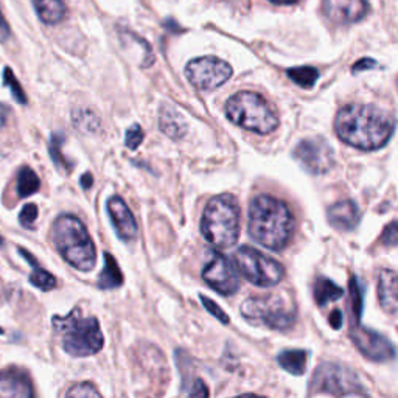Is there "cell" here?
<instances>
[{
  "label": "cell",
  "instance_id": "7c38bea8",
  "mask_svg": "<svg viewBox=\"0 0 398 398\" xmlns=\"http://www.w3.org/2000/svg\"><path fill=\"white\" fill-rule=\"evenodd\" d=\"M202 279L208 286L222 296H232L240 289V277L227 257L212 252L211 260L202 269Z\"/></svg>",
  "mask_w": 398,
  "mask_h": 398
},
{
  "label": "cell",
  "instance_id": "836d02e7",
  "mask_svg": "<svg viewBox=\"0 0 398 398\" xmlns=\"http://www.w3.org/2000/svg\"><path fill=\"white\" fill-rule=\"evenodd\" d=\"M67 397H100L98 390L89 383H81L67 390Z\"/></svg>",
  "mask_w": 398,
  "mask_h": 398
},
{
  "label": "cell",
  "instance_id": "9a60e30c",
  "mask_svg": "<svg viewBox=\"0 0 398 398\" xmlns=\"http://www.w3.org/2000/svg\"><path fill=\"white\" fill-rule=\"evenodd\" d=\"M107 212H109L114 229L121 240L132 241L137 237L139 229L136 218L123 199L120 197H112L107 201Z\"/></svg>",
  "mask_w": 398,
  "mask_h": 398
},
{
  "label": "cell",
  "instance_id": "e575fe53",
  "mask_svg": "<svg viewBox=\"0 0 398 398\" xmlns=\"http://www.w3.org/2000/svg\"><path fill=\"white\" fill-rule=\"evenodd\" d=\"M38 218V207L35 204H26L19 215V221L24 227H33Z\"/></svg>",
  "mask_w": 398,
  "mask_h": 398
},
{
  "label": "cell",
  "instance_id": "484cf974",
  "mask_svg": "<svg viewBox=\"0 0 398 398\" xmlns=\"http://www.w3.org/2000/svg\"><path fill=\"white\" fill-rule=\"evenodd\" d=\"M349 293H350V309H352L353 326H358L361 321L362 308H364V291L356 275H352L349 282Z\"/></svg>",
  "mask_w": 398,
  "mask_h": 398
},
{
  "label": "cell",
  "instance_id": "8992f818",
  "mask_svg": "<svg viewBox=\"0 0 398 398\" xmlns=\"http://www.w3.org/2000/svg\"><path fill=\"white\" fill-rule=\"evenodd\" d=\"M227 118L247 131L268 136L279 126V117L269 107L268 101L251 91H241L227 100Z\"/></svg>",
  "mask_w": 398,
  "mask_h": 398
},
{
  "label": "cell",
  "instance_id": "d6a6232c",
  "mask_svg": "<svg viewBox=\"0 0 398 398\" xmlns=\"http://www.w3.org/2000/svg\"><path fill=\"white\" fill-rule=\"evenodd\" d=\"M199 299H201V303L202 305L206 307V309L208 313H211L212 316H215L218 321H221L222 323H229V316L222 312V308L220 305H217L211 298H206V296H199Z\"/></svg>",
  "mask_w": 398,
  "mask_h": 398
},
{
  "label": "cell",
  "instance_id": "52a82bcc",
  "mask_svg": "<svg viewBox=\"0 0 398 398\" xmlns=\"http://www.w3.org/2000/svg\"><path fill=\"white\" fill-rule=\"evenodd\" d=\"M241 314L249 322L261 323L271 330H288L296 321L294 303L280 294L246 299L241 303Z\"/></svg>",
  "mask_w": 398,
  "mask_h": 398
},
{
  "label": "cell",
  "instance_id": "ba28073f",
  "mask_svg": "<svg viewBox=\"0 0 398 398\" xmlns=\"http://www.w3.org/2000/svg\"><path fill=\"white\" fill-rule=\"evenodd\" d=\"M234 261L243 277L261 288L277 285L285 275V269L279 261L251 246L237 249L234 254Z\"/></svg>",
  "mask_w": 398,
  "mask_h": 398
},
{
  "label": "cell",
  "instance_id": "f1b7e54d",
  "mask_svg": "<svg viewBox=\"0 0 398 398\" xmlns=\"http://www.w3.org/2000/svg\"><path fill=\"white\" fill-rule=\"evenodd\" d=\"M30 282H31V285H35L36 288L43 289V291H50V289L56 286V279L53 277L50 273H47L45 269L40 268L39 265L33 266Z\"/></svg>",
  "mask_w": 398,
  "mask_h": 398
},
{
  "label": "cell",
  "instance_id": "6da1fadb",
  "mask_svg": "<svg viewBox=\"0 0 398 398\" xmlns=\"http://www.w3.org/2000/svg\"><path fill=\"white\" fill-rule=\"evenodd\" d=\"M394 128V117L372 105H347L335 118V131L344 144L366 151L386 145Z\"/></svg>",
  "mask_w": 398,
  "mask_h": 398
},
{
  "label": "cell",
  "instance_id": "7a4b0ae2",
  "mask_svg": "<svg viewBox=\"0 0 398 398\" xmlns=\"http://www.w3.org/2000/svg\"><path fill=\"white\" fill-rule=\"evenodd\" d=\"M293 229V213L285 202L268 194L252 199L247 213V231L259 245L280 251L288 245Z\"/></svg>",
  "mask_w": 398,
  "mask_h": 398
},
{
  "label": "cell",
  "instance_id": "5bb4252c",
  "mask_svg": "<svg viewBox=\"0 0 398 398\" xmlns=\"http://www.w3.org/2000/svg\"><path fill=\"white\" fill-rule=\"evenodd\" d=\"M322 11L336 24L358 22L369 13L366 0H323Z\"/></svg>",
  "mask_w": 398,
  "mask_h": 398
},
{
  "label": "cell",
  "instance_id": "ee69618b",
  "mask_svg": "<svg viewBox=\"0 0 398 398\" xmlns=\"http://www.w3.org/2000/svg\"><path fill=\"white\" fill-rule=\"evenodd\" d=\"M2 243H3V240H2V237H0V245H2Z\"/></svg>",
  "mask_w": 398,
  "mask_h": 398
},
{
  "label": "cell",
  "instance_id": "83f0119b",
  "mask_svg": "<svg viewBox=\"0 0 398 398\" xmlns=\"http://www.w3.org/2000/svg\"><path fill=\"white\" fill-rule=\"evenodd\" d=\"M288 78L293 81L300 87H313L316 84V81L319 78V72L318 69H314V67H308V66H303V67H293V69H288Z\"/></svg>",
  "mask_w": 398,
  "mask_h": 398
},
{
  "label": "cell",
  "instance_id": "74e56055",
  "mask_svg": "<svg viewBox=\"0 0 398 398\" xmlns=\"http://www.w3.org/2000/svg\"><path fill=\"white\" fill-rule=\"evenodd\" d=\"M342 321H344V316L339 309H335V312L330 314V318H328L330 326H332L335 330H338L342 327Z\"/></svg>",
  "mask_w": 398,
  "mask_h": 398
},
{
  "label": "cell",
  "instance_id": "ac0fdd59",
  "mask_svg": "<svg viewBox=\"0 0 398 398\" xmlns=\"http://www.w3.org/2000/svg\"><path fill=\"white\" fill-rule=\"evenodd\" d=\"M378 300L383 312L398 318V274L390 269L378 274Z\"/></svg>",
  "mask_w": 398,
  "mask_h": 398
},
{
  "label": "cell",
  "instance_id": "3957f363",
  "mask_svg": "<svg viewBox=\"0 0 398 398\" xmlns=\"http://www.w3.org/2000/svg\"><path fill=\"white\" fill-rule=\"evenodd\" d=\"M53 243L59 254L78 271L89 273L97 263V251L83 222L72 215H63L53 224Z\"/></svg>",
  "mask_w": 398,
  "mask_h": 398
},
{
  "label": "cell",
  "instance_id": "ab89813d",
  "mask_svg": "<svg viewBox=\"0 0 398 398\" xmlns=\"http://www.w3.org/2000/svg\"><path fill=\"white\" fill-rule=\"evenodd\" d=\"M79 182H81V187L86 188V190H87V188H91L92 184H93L92 174H91V173H84L83 176H81V181H79Z\"/></svg>",
  "mask_w": 398,
  "mask_h": 398
},
{
  "label": "cell",
  "instance_id": "ffe728a7",
  "mask_svg": "<svg viewBox=\"0 0 398 398\" xmlns=\"http://www.w3.org/2000/svg\"><path fill=\"white\" fill-rule=\"evenodd\" d=\"M33 5L44 24H58L66 17L64 0H33Z\"/></svg>",
  "mask_w": 398,
  "mask_h": 398
},
{
  "label": "cell",
  "instance_id": "4dcf8cb0",
  "mask_svg": "<svg viewBox=\"0 0 398 398\" xmlns=\"http://www.w3.org/2000/svg\"><path fill=\"white\" fill-rule=\"evenodd\" d=\"M144 137H145L144 130H141L139 125H132L130 130L126 131L125 144L128 148H130V150L134 151V150H137L141 141H144Z\"/></svg>",
  "mask_w": 398,
  "mask_h": 398
},
{
  "label": "cell",
  "instance_id": "e0dca14e",
  "mask_svg": "<svg viewBox=\"0 0 398 398\" xmlns=\"http://www.w3.org/2000/svg\"><path fill=\"white\" fill-rule=\"evenodd\" d=\"M0 397L29 398L33 388L29 375L19 369H6L0 372Z\"/></svg>",
  "mask_w": 398,
  "mask_h": 398
},
{
  "label": "cell",
  "instance_id": "d4e9b609",
  "mask_svg": "<svg viewBox=\"0 0 398 398\" xmlns=\"http://www.w3.org/2000/svg\"><path fill=\"white\" fill-rule=\"evenodd\" d=\"M40 187V181L38 174L31 170L30 167L20 168L17 176V193L20 198H29L35 194Z\"/></svg>",
  "mask_w": 398,
  "mask_h": 398
},
{
  "label": "cell",
  "instance_id": "277c9868",
  "mask_svg": "<svg viewBox=\"0 0 398 398\" xmlns=\"http://www.w3.org/2000/svg\"><path fill=\"white\" fill-rule=\"evenodd\" d=\"M201 234L218 249L234 246L240 235V206L231 194H220L207 202L201 218Z\"/></svg>",
  "mask_w": 398,
  "mask_h": 398
},
{
  "label": "cell",
  "instance_id": "7402d4cb",
  "mask_svg": "<svg viewBox=\"0 0 398 398\" xmlns=\"http://www.w3.org/2000/svg\"><path fill=\"white\" fill-rule=\"evenodd\" d=\"M123 285V274L117 265L116 259L111 254H105V268L100 274L98 288L101 289H112Z\"/></svg>",
  "mask_w": 398,
  "mask_h": 398
},
{
  "label": "cell",
  "instance_id": "44dd1931",
  "mask_svg": "<svg viewBox=\"0 0 398 398\" xmlns=\"http://www.w3.org/2000/svg\"><path fill=\"white\" fill-rule=\"evenodd\" d=\"M342 288H339L333 280L327 277H318L313 286V298L316 305L323 307L328 302H335L342 298Z\"/></svg>",
  "mask_w": 398,
  "mask_h": 398
},
{
  "label": "cell",
  "instance_id": "cb8c5ba5",
  "mask_svg": "<svg viewBox=\"0 0 398 398\" xmlns=\"http://www.w3.org/2000/svg\"><path fill=\"white\" fill-rule=\"evenodd\" d=\"M72 121L73 126L77 128L79 132L83 134H93L100 130L101 120L95 111L89 109V107H78L72 112Z\"/></svg>",
  "mask_w": 398,
  "mask_h": 398
},
{
  "label": "cell",
  "instance_id": "5b68a950",
  "mask_svg": "<svg viewBox=\"0 0 398 398\" xmlns=\"http://www.w3.org/2000/svg\"><path fill=\"white\" fill-rule=\"evenodd\" d=\"M61 344L67 353L77 358H84L100 352L103 347V335H101L100 323L95 318H84L79 309H73L64 318H53Z\"/></svg>",
  "mask_w": 398,
  "mask_h": 398
},
{
  "label": "cell",
  "instance_id": "8d00e7d4",
  "mask_svg": "<svg viewBox=\"0 0 398 398\" xmlns=\"http://www.w3.org/2000/svg\"><path fill=\"white\" fill-rule=\"evenodd\" d=\"M376 63L374 59H370V58H364V59H360L358 63H356L353 67H352V70L353 72H361V70H366V69H372V67H375Z\"/></svg>",
  "mask_w": 398,
  "mask_h": 398
},
{
  "label": "cell",
  "instance_id": "1f68e13d",
  "mask_svg": "<svg viewBox=\"0 0 398 398\" xmlns=\"http://www.w3.org/2000/svg\"><path fill=\"white\" fill-rule=\"evenodd\" d=\"M380 243L383 246H397L398 245V221L389 222V224L384 227V231L381 232Z\"/></svg>",
  "mask_w": 398,
  "mask_h": 398
},
{
  "label": "cell",
  "instance_id": "f35d334b",
  "mask_svg": "<svg viewBox=\"0 0 398 398\" xmlns=\"http://www.w3.org/2000/svg\"><path fill=\"white\" fill-rule=\"evenodd\" d=\"M8 36H10V26L6 24L2 11H0V39H6Z\"/></svg>",
  "mask_w": 398,
  "mask_h": 398
},
{
  "label": "cell",
  "instance_id": "d6986e66",
  "mask_svg": "<svg viewBox=\"0 0 398 398\" xmlns=\"http://www.w3.org/2000/svg\"><path fill=\"white\" fill-rule=\"evenodd\" d=\"M159 128L160 131L173 140H179L187 134V121L181 116L176 107L164 105L160 106L159 112Z\"/></svg>",
  "mask_w": 398,
  "mask_h": 398
},
{
  "label": "cell",
  "instance_id": "4316f807",
  "mask_svg": "<svg viewBox=\"0 0 398 398\" xmlns=\"http://www.w3.org/2000/svg\"><path fill=\"white\" fill-rule=\"evenodd\" d=\"M63 144H64V134L63 132H53L52 137H50L49 153H50V158L53 160V164L56 165L58 170L69 173L72 170V164L64 158L63 151H61Z\"/></svg>",
  "mask_w": 398,
  "mask_h": 398
},
{
  "label": "cell",
  "instance_id": "603a6c76",
  "mask_svg": "<svg viewBox=\"0 0 398 398\" xmlns=\"http://www.w3.org/2000/svg\"><path fill=\"white\" fill-rule=\"evenodd\" d=\"M308 353L305 350H285L277 356V361L282 369L293 375L305 374Z\"/></svg>",
  "mask_w": 398,
  "mask_h": 398
},
{
  "label": "cell",
  "instance_id": "7bdbcfd3",
  "mask_svg": "<svg viewBox=\"0 0 398 398\" xmlns=\"http://www.w3.org/2000/svg\"><path fill=\"white\" fill-rule=\"evenodd\" d=\"M2 333H3V328H2V327H0V335H2Z\"/></svg>",
  "mask_w": 398,
  "mask_h": 398
},
{
  "label": "cell",
  "instance_id": "2e32d148",
  "mask_svg": "<svg viewBox=\"0 0 398 398\" xmlns=\"http://www.w3.org/2000/svg\"><path fill=\"white\" fill-rule=\"evenodd\" d=\"M361 212L358 204L352 199L339 201L328 208V221L341 232H350L360 224Z\"/></svg>",
  "mask_w": 398,
  "mask_h": 398
},
{
  "label": "cell",
  "instance_id": "60d3db41",
  "mask_svg": "<svg viewBox=\"0 0 398 398\" xmlns=\"http://www.w3.org/2000/svg\"><path fill=\"white\" fill-rule=\"evenodd\" d=\"M6 117H8V107L0 103V130H2V128H3L5 121H6Z\"/></svg>",
  "mask_w": 398,
  "mask_h": 398
},
{
  "label": "cell",
  "instance_id": "f546056e",
  "mask_svg": "<svg viewBox=\"0 0 398 398\" xmlns=\"http://www.w3.org/2000/svg\"><path fill=\"white\" fill-rule=\"evenodd\" d=\"M3 84L10 87L13 97L16 98L17 103L26 105V101H29V100H26V95H25L24 89H22V87H20L16 75H15V73H13V70L10 69V67H5V70H3Z\"/></svg>",
  "mask_w": 398,
  "mask_h": 398
},
{
  "label": "cell",
  "instance_id": "8fae6325",
  "mask_svg": "<svg viewBox=\"0 0 398 398\" xmlns=\"http://www.w3.org/2000/svg\"><path fill=\"white\" fill-rule=\"evenodd\" d=\"M293 158L299 165L312 174H326L335 164V153L321 137L303 139L296 145Z\"/></svg>",
  "mask_w": 398,
  "mask_h": 398
},
{
  "label": "cell",
  "instance_id": "b9f144b4",
  "mask_svg": "<svg viewBox=\"0 0 398 398\" xmlns=\"http://www.w3.org/2000/svg\"><path fill=\"white\" fill-rule=\"evenodd\" d=\"M269 2L274 5H296L299 3L300 0H269Z\"/></svg>",
  "mask_w": 398,
  "mask_h": 398
},
{
  "label": "cell",
  "instance_id": "30bf717a",
  "mask_svg": "<svg viewBox=\"0 0 398 398\" xmlns=\"http://www.w3.org/2000/svg\"><path fill=\"white\" fill-rule=\"evenodd\" d=\"M185 75L198 89L213 91L232 77V67L220 58L202 56L187 64Z\"/></svg>",
  "mask_w": 398,
  "mask_h": 398
},
{
  "label": "cell",
  "instance_id": "4fadbf2b",
  "mask_svg": "<svg viewBox=\"0 0 398 398\" xmlns=\"http://www.w3.org/2000/svg\"><path fill=\"white\" fill-rule=\"evenodd\" d=\"M350 338L366 358L384 362L395 358V347L386 336L376 333L370 328H364L360 323L350 330Z\"/></svg>",
  "mask_w": 398,
  "mask_h": 398
},
{
  "label": "cell",
  "instance_id": "d590c367",
  "mask_svg": "<svg viewBox=\"0 0 398 398\" xmlns=\"http://www.w3.org/2000/svg\"><path fill=\"white\" fill-rule=\"evenodd\" d=\"M188 395L190 397H208V389L202 380H194L192 384V389L188 390Z\"/></svg>",
  "mask_w": 398,
  "mask_h": 398
},
{
  "label": "cell",
  "instance_id": "9c48e42d",
  "mask_svg": "<svg viewBox=\"0 0 398 398\" xmlns=\"http://www.w3.org/2000/svg\"><path fill=\"white\" fill-rule=\"evenodd\" d=\"M309 389L313 394H330L335 397L366 395L355 372L333 362H323L314 370Z\"/></svg>",
  "mask_w": 398,
  "mask_h": 398
}]
</instances>
